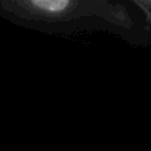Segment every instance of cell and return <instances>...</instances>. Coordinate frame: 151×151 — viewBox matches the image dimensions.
<instances>
[]
</instances>
